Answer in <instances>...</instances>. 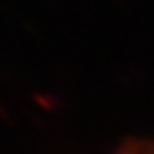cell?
Listing matches in <instances>:
<instances>
[{
  "mask_svg": "<svg viewBox=\"0 0 154 154\" xmlns=\"http://www.w3.org/2000/svg\"><path fill=\"white\" fill-rule=\"evenodd\" d=\"M134 154H144V152H134Z\"/></svg>",
  "mask_w": 154,
  "mask_h": 154,
  "instance_id": "cell-1",
  "label": "cell"
}]
</instances>
